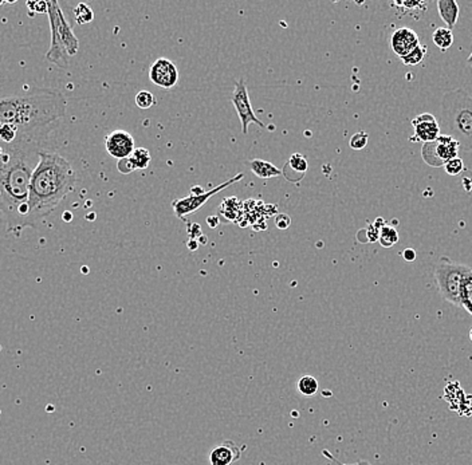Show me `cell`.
<instances>
[{"label": "cell", "instance_id": "8d00e7d4", "mask_svg": "<svg viewBox=\"0 0 472 465\" xmlns=\"http://www.w3.org/2000/svg\"><path fill=\"white\" fill-rule=\"evenodd\" d=\"M207 242L208 239L206 235H201V236L199 237V245H207Z\"/></svg>", "mask_w": 472, "mask_h": 465}, {"label": "cell", "instance_id": "836d02e7", "mask_svg": "<svg viewBox=\"0 0 472 465\" xmlns=\"http://www.w3.org/2000/svg\"><path fill=\"white\" fill-rule=\"evenodd\" d=\"M207 224L209 225V228H216L220 224V218L216 216V215H212V216H208L207 218Z\"/></svg>", "mask_w": 472, "mask_h": 465}, {"label": "cell", "instance_id": "e575fe53", "mask_svg": "<svg viewBox=\"0 0 472 465\" xmlns=\"http://www.w3.org/2000/svg\"><path fill=\"white\" fill-rule=\"evenodd\" d=\"M187 247H188L189 251H196V250L200 247V245H199V240H197V239H189V240L187 242Z\"/></svg>", "mask_w": 472, "mask_h": 465}, {"label": "cell", "instance_id": "d6a6232c", "mask_svg": "<svg viewBox=\"0 0 472 465\" xmlns=\"http://www.w3.org/2000/svg\"><path fill=\"white\" fill-rule=\"evenodd\" d=\"M404 260L407 262H415L416 260V251L414 248H405L403 251Z\"/></svg>", "mask_w": 472, "mask_h": 465}, {"label": "cell", "instance_id": "603a6c76", "mask_svg": "<svg viewBox=\"0 0 472 465\" xmlns=\"http://www.w3.org/2000/svg\"><path fill=\"white\" fill-rule=\"evenodd\" d=\"M74 19L78 24H88L93 22L94 19V11L92 7L88 6L86 3H80L74 10H73Z\"/></svg>", "mask_w": 472, "mask_h": 465}, {"label": "cell", "instance_id": "277c9868", "mask_svg": "<svg viewBox=\"0 0 472 465\" xmlns=\"http://www.w3.org/2000/svg\"><path fill=\"white\" fill-rule=\"evenodd\" d=\"M440 134L451 136L461 145V151H472V97L463 89L443 94Z\"/></svg>", "mask_w": 472, "mask_h": 465}, {"label": "cell", "instance_id": "4dcf8cb0", "mask_svg": "<svg viewBox=\"0 0 472 465\" xmlns=\"http://www.w3.org/2000/svg\"><path fill=\"white\" fill-rule=\"evenodd\" d=\"M290 224H291V219L286 213H279L276 218V225L279 230H288Z\"/></svg>", "mask_w": 472, "mask_h": 465}, {"label": "cell", "instance_id": "8fae6325", "mask_svg": "<svg viewBox=\"0 0 472 465\" xmlns=\"http://www.w3.org/2000/svg\"><path fill=\"white\" fill-rule=\"evenodd\" d=\"M412 127L415 129V134L411 137L412 142L416 141H423L424 144L432 142L438 140L440 136V124L438 118L434 114L423 113L416 116L412 119Z\"/></svg>", "mask_w": 472, "mask_h": 465}, {"label": "cell", "instance_id": "4fadbf2b", "mask_svg": "<svg viewBox=\"0 0 472 465\" xmlns=\"http://www.w3.org/2000/svg\"><path fill=\"white\" fill-rule=\"evenodd\" d=\"M243 448L232 440H226L211 449L208 460L211 465H231L242 457Z\"/></svg>", "mask_w": 472, "mask_h": 465}, {"label": "cell", "instance_id": "484cf974", "mask_svg": "<svg viewBox=\"0 0 472 465\" xmlns=\"http://www.w3.org/2000/svg\"><path fill=\"white\" fill-rule=\"evenodd\" d=\"M154 104H156V98L148 90H141L140 93L136 94V105L139 106L140 109L147 110Z\"/></svg>", "mask_w": 472, "mask_h": 465}, {"label": "cell", "instance_id": "ac0fdd59", "mask_svg": "<svg viewBox=\"0 0 472 465\" xmlns=\"http://www.w3.org/2000/svg\"><path fill=\"white\" fill-rule=\"evenodd\" d=\"M421 157L426 161V165H429L432 168H441V166L446 165L438 157V153H436V141L426 142L421 146Z\"/></svg>", "mask_w": 472, "mask_h": 465}, {"label": "cell", "instance_id": "74e56055", "mask_svg": "<svg viewBox=\"0 0 472 465\" xmlns=\"http://www.w3.org/2000/svg\"><path fill=\"white\" fill-rule=\"evenodd\" d=\"M467 62H468V65L471 66L472 68V53L470 54V57H468V59H467Z\"/></svg>", "mask_w": 472, "mask_h": 465}, {"label": "cell", "instance_id": "83f0119b", "mask_svg": "<svg viewBox=\"0 0 472 465\" xmlns=\"http://www.w3.org/2000/svg\"><path fill=\"white\" fill-rule=\"evenodd\" d=\"M444 169L449 176H459L464 171V163L461 157H456L444 165Z\"/></svg>", "mask_w": 472, "mask_h": 465}, {"label": "cell", "instance_id": "60d3db41", "mask_svg": "<svg viewBox=\"0 0 472 465\" xmlns=\"http://www.w3.org/2000/svg\"><path fill=\"white\" fill-rule=\"evenodd\" d=\"M367 465H370V464H369V463H367Z\"/></svg>", "mask_w": 472, "mask_h": 465}, {"label": "cell", "instance_id": "ab89813d", "mask_svg": "<svg viewBox=\"0 0 472 465\" xmlns=\"http://www.w3.org/2000/svg\"><path fill=\"white\" fill-rule=\"evenodd\" d=\"M3 4H4V3H3V1H0V6H3Z\"/></svg>", "mask_w": 472, "mask_h": 465}, {"label": "cell", "instance_id": "f35d334b", "mask_svg": "<svg viewBox=\"0 0 472 465\" xmlns=\"http://www.w3.org/2000/svg\"><path fill=\"white\" fill-rule=\"evenodd\" d=\"M470 339H471V341H472V328H471V331H470Z\"/></svg>", "mask_w": 472, "mask_h": 465}, {"label": "cell", "instance_id": "7c38bea8", "mask_svg": "<svg viewBox=\"0 0 472 465\" xmlns=\"http://www.w3.org/2000/svg\"><path fill=\"white\" fill-rule=\"evenodd\" d=\"M392 50L402 59L420 46V39L412 28L402 27L393 33L391 39Z\"/></svg>", "mask_w": 472, "mask_h": 465}, {"label": "cell", "instance_id": "d6986e66", "mask_svg": "<svg viewBox=\"0 0 472 465\" xmlns=\"http://www.w3.org/2000/svg\"><path fill=\"white\" fill-rule=\"evenodd\" d=\"M432 39H434L435 46L439 47L441 51H447L453 45L452 30H449L447 27L436 28L432 36Z\"/></svg>", "mask_w": 472, "mask_h": 465}, {"label": "cell", "instance_id": "30bf717a", "mask_svg": "<svg viewBox=\"0 0 472 465\" xmlns=\"http://www.w3.org/2000/svg\"><path fill=\"white\" fill-rule=\"evenodd\" d=\"M105 148L107 153L117 160L130 157L132 153L136 149L133 136L125 130L112 132L105 140Z\"/></svg>", "mask_w": 472, "mask_h": 465}, {"label": "cell", "instance_id": "9c48e42d", "mask_svg": "<svg viewBox=\"0 0 472 465\" xmlns=\"http://www.w3.org/2000/svg\"><path fill=\"white\" fill-rule=\"evenodd\" d=\"M150 80L157 87L171 90L179 82V70L171 59H156L150 66Z\"/></svg>", "mask_w": 472, "mask_h": 465}, {"label": "cell", "instance_id": "4316f807", "mask_svg": "<svg viewBox=\"0 0 472 465\" xmlns=\"http://www.w3.org/2000/svg\"><path fill=\"white\" fill-rule=\"evenodd\" d=\"M369 136L368 133L365 132H358L356 134L352 136V139L349 141V145L352 149L355 151H361L368 145Z\"/></svg>", "mask_w": 472, "mask_h": 465}, {"label": "cell", "instance_id": "1f68e13d", "mask_svg": "<svg viewBox=\"0 0 472 465\" xmlns=\"http://www.w3.org/2000/svg\"><path fill=\"white\" fill-rule=\"evenodd\" d=\"M188 235L191 236V239H197L200 237L203 233H201V228L199 224L196 223H188Z\"/></svg>", "mask_w": 472, "mask_h": 465}, {"label": "cell", "instance_id": "7402d4cb", "mask_svg": "<svg viewBox=\"0 0 472 465\" xmlns=\"http://www.w3.org/2000/svg\"><path fill=\"white\" fill-rule=\"evenodd\" d=\"M300 395L311 397L318 392V381L313 375H302L297 384Z\"/></svg>", "mask_w": 472, "mask_h": 465}, {"label": "cell", "instance_id": "f1b7e54d", "mask_svg": "<svg viewBox=\"0 0 472 465\" xmlns=\"http://www.w3.org/2000/svg\"><path fill=\"white\" fill-rule=\"evenodd\" d=\"M117 168H118V171H120L122 175H129V173H132L133 171H136V166L132 163L130 157L120 160V161L117 163Z\"/></svg>", "mask_w": 472, "mask_h": 465}, {"label": "cell", "instance_id": "52a82bcc", "mask_svg": "<svg viewBox=\"0 0 472 465\" xmlns=\"http://www.w3.org/2000/svg\"><path fill=\"white\" fill-rule=\"evenodd\" d=\"M47 15L50 21V28H54L58 36L61 38L63 46L66 48L69 57H73L80 50V42L78 38L74 36L73 28L69 22L66 21L63 11L57 1H47Z\"/></svg>", "mask_w": 472, "mask_h": 465}, {"label": "cell", "instance_id": "cb8c5ba5", "mask_svg": "<svg viewBox=\"0 0 472 465\" xmlns=\"http://www.w3.org/2000/svg\"><path fill=\"white\" fill-rule=\"evenodd\" d=\"M130 160H132L133 165L136 166V169H147L150 166V160H152L150 151L145 149V148H136L130 156Z\"/></svg>", "mask_w": 472, "mask_h": 465}, {"label": "cell", "instance_id": "ffe728a7", "mask_svg": "<svg viewBox=\"0 0 472 465\" xmlns=\"http://www.w3.org/2000/svg\"><path fill=\"white\" fill-rule=\"evenodd\" d=\"M379 242H380V245L384 248H392L393 245L399 242V232H397V230L385 223L382 225V228H381Z\"/></svg>", "mask_w": 472, "mask_h": 465}, {"label": "cell", "instance_id": "e0dca14e", "mask_svg": "<svg viewBox=\"0 0 472 465\" xmlns=\"http://www.w3.org/2000/svg\"><path fill=\"white\" fill-rule=\"evenodd\" d=\"M309 169V164H308V160L305 159V156H302L300 153H294L288 163L285 165L283 171L282 172H288V171H293V173H300V177L303 178L306 172Z\"/></svg>", "mask_w": 472, "mask_h": 465}, {"label": "cell", "instance_id": "d4e9b609", "mask_svg": "<svg viewBox=\"0 0 472 465\" xmlns=\"http://www.w3.org/2000/svg\"><path fill=\"white\" fill-rule=\"evenodd\" d=\"M426 54V47L420 45V46L416 47L412 53H409L407 57L402 58V62H403L404 65H407V66H417V65H420L423 62Z\"/></svg>", "mask_w": 472, "mask_h": 465}, {"label": "cell", "instance_id": "5bb4252c", "mask_svg": "<svg viewBox=\"0 0 472 465\" xmlns=\"http://www.w3.org/2000/svg\"><path fill=\"white\" fill-rule=\"evenodd\" d=\"M459 151H461V145L458 141L446 134L439 136L436 140V153L443 163L447 164L451 160L456 159L459 156Z\"/></svg>", "mask_w": 472, "mask_h": 465}, {"label": "cell", "instance_id": "6da1fadb", "mask_svg": "<svg viewBox=\"0 0 472 465\" xmlns=\"http://www.w3.org/2000/svg\"><path fill=\"white\" fill-rule=\"evenodd\" d=\"M35 140L30 134L16 142L0 141V218L15 235L27 228L30 181L41 151Z\"/></svg>", "mask_w": 472, "mask_h": 465}, {"label": "cell", "instance_id": "3957f363", "mask_svg": "<svg viewBox=\"0 0 472 465\" xmlns=\"http://www.w3.org/2000/svg\"><path fill=\"white\" fill-rule=\"evenodd\" d=\"M66 106L65 95L50 87L0 97V124L30 132L42 130L65 116Z\"/></svg>", "mask_w": 472, "mask_h": 465}, {"label": "cell", "instance_id": "d590c367", "mask_svg": "<svg viewBox=\"0 0 472 465\" xmlns=\"http://www.w3.org/2000/svg\"><path fill=\"white\" fill-rule=\"evenodd\" d=\"M204 189L201 186H192L191 188V195H195V196H200V195H204Z\"/></svg>", "mask_w": 472, "mask_h": 465}, {"label": "cell", "instance_id": "ba28073f", "mask_svg": "<svg viewBox=\"0 0 472 465\" xmlns=\"http://www.w3.org/2000/svg\"><path fill=\"white\" fill-rule=\"evenodd\" d=\"M231 102H232V105L235 106V110L241 119L243 134L248 133L250 124H256L259 128H265V124L259 118H256L253 113V106L250 104V97L247 92V85L244 80L235 82V89L231 95Z\"/></svg>", "mask_w": 472, "mask_h": 465}, {"label": "cell", "instance_id": "44dd1931", "mask_svg": "<svg viewBox=\"0 0 472 465\" xmlns=\"http://www.w3.org/2000/svg\"><path fill=\"white\" fill-rule=\"evenodd\" d=\"M461 307L472 315V269L466 277L461 289Z\"/></svg>", "mask_w": 472, "mask_h": 465}, {"label": "cell", "instance_id": "9a60e30c", "mask_svg": "<svg viewBox=\"0 0 472 465\" xmlns=\"http://www.w3.org/2000/svg\"><path fill=\"white\" fill-rule=\"evenodd\" d=\"M438 11L443 22L447 24V28L452 30L459 21L461 15L459 4L455 0H439Z\"/></svg>", "mask_w": 472, "mask_h": 465}, {"label": "cell", "instance_id": "f546056e", "mask_svg": "<svg viewBox=\"0 0 472 465\" xmlns=\"http://www.w3.org/2000/svg\"><path fill=\"white\" fill-rule=\"evenodd\" d=\"M27 7L30 11L35 12V14H47V1H27Z\"/></svg>", "mask_w": 472, "mask_h": 465}, {"label": "cell", "instance_id": "5b68a950", "mask_svg": "<svg viewBox=\"0 0 472 465\" xmlns=\"http://www.w3.org/2000/svg\"><path fill=\"white\" fill-rule=\"evenodd\" d=\"M472 268L456 263L447 256L439 257L435 264V280L438 290L447 302L461 307V289L466 277Z\"/></svg>", "mask_w": 472, "mask_h": 465}, {"label": "cell", "instance_id": "7a4b0ae2", "mask_svg": "<svg viewBox=\"0 0 472 465\" xmlns=\"http://www.w3.org/2000/svg\"><path fill=\"white\" fill-rule=\"evenodd\" d=\"M75 183L77 175L65 157L56 151H39V161L30 181L27 228H33L57 210Z\"/></svg>", "mask_w": 472, "mask_h": 465}, {"label": "cell", "instance_id": "2e32d148", "mask_svg": "<svg viewBox=\"0 0 472 465\" xmlns=\"http://www.w3.org/2000/svg\"><path fill=\"white\" fill-rule=\"evenodd\" d=\"M247 165L251 168L253 175L258 176L259 178H263V180H268V178L279 177V176L283 175L282 171L279 168H277L274 164L268 163V161H265V160L255 159V160L248 161Z\"/></svg>", "mask_w": 472, "mask_h": 465}, {"label": "cell", "instance_id": "8992f818", "mask_svg": "<svg viewBox=\"0 0 472 465\" xmlns=\"http://www.w3.org/2000/svg\"><path fill=\"white\" fill-rule=\"evenodd\" d=\"M243 177H244L243 173H239V175L232 177L230 180H227L226 183H223L221 186H218L216 188L208 191L204 195H200V196L189 195V196H187V198L174 200L172 203V208L174 215H176V218L187 220V218H189L191 215H194L196 210L203 208L209 198H214L215 195H218V193L221 192L223 189H226V188H229V186H232V184L241 181Z\"/></svg>", "mask_w": 472, "mask_h": 465}]
</instances>
